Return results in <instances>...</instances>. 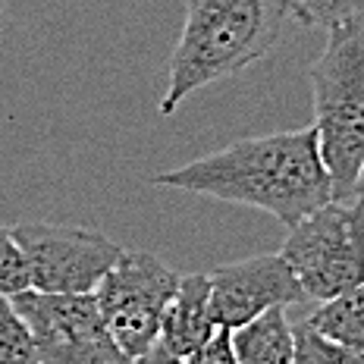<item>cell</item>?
<instances>
[{"mask_svg": "<svg viewBox=\"0 0 364 364\" xmlns=\"http://www.w3.org/2000/svg\"><path fill=\"white\" fill-rule=\"evenodd\" d=\"M151 182L161 188H182L226 204L257 208L283 226L299 223L311 210L333 201L314 126L239 139L223 151L157 173Z\"/></svg>", "mask_w": 364, "mask_h": 364, "instance_id": "obj_1", "label": "cell"}, {"mask_svg": "<svg viewBox=\"0 0 364 364\" xmlns=\"http://www.w3.org/2000/svg\"><path fill=\"white\" fill-rule=\"evenodd\" d=\"M286 16L283 0H186V26L170 54L161 113L170 117L198 88L264 60L283 38Z\"/></svg>", "mask_w": 364, "mask_h": 364, "instance_id": "obj_2", "label": "cell"}, {"mask_svg": "<svg viewBox=\"0 0 364 364\" xmlns=\"http://www.w3.org/2000/svg\"><path fill=\"white\" fill-rule=\"evenodd\" d=\"M308 79L333 201H348L358 192L364 164V26L333 28Z\"/></svg>", "mask_w": 364, "mask_h": 364, "instance_id": "obj_3", "label": "cell"}, {"mask_svg": "<svg viewBox=\"0 0 364 364\" xmlns=\"http://www.w3.org/2000/svg\"><path fill=\"white\" fill-rule=\"evenodd\" d=\"M286 230L279 255L308 299L327 301L364 279V198L327 201Z\"/></svg>", "mask_w": 364, "mask_h": 364, "instance_id": "obj_4", "label": "cell"}, {"mask_svg": "<svg viewBox=\"0 0 364 364\" xmlns=\"http://www.w3.org/2000/svg\"><path fill=\"white\" fill-rule=\"evenodd\" d=\"M179 286V273L151 252H123L95 286V301L107 333L126 361L157 343L164 308Z\"/></svg>", "mask_w": 364, "mask_h": 364, "instance_id": "obj_5", "label": "cell"}, {"mask_svg": "<svg viewBox=\"0 0 364 364\" xmlns=\"http://www.w3.org/2000/svg\"><path fill=\"white\" fill-rule=\"evenodd\" d=\"M26 321L38 364H129L107 333L95 292H38L10 295Z\"/></svg>", "mask_w": 364, "mask_h": 364, "instance_id": "obj_6", "label": "cell"}, {"mask_svg": "<svg viewBox=\"0 0 364 364\" xmlns=\"http://www.w3.org/2000/svg\"><path fill=\"white\" fill-rule=\"evenodd\" d=\"M28 270V289L38 292H95L123 248L101 230L70 223L13 226Z\"/></svg>", "mask_w": 364, "mask_h": 364, "instance_id": "obj_7", "label": "cell"}, {"mask_svg": "<svg viewBox=\"0 0 364 364\" xmlns=\"http://www.w3.org/2000/svg\"><path fill=\"white\" fill-rule=\"evenodd\" d=\"M210 279V314L217 327L236 330L267 308H289L308 295L299 286L283 255H257L232 261L208 273Z\"/></svg>", "mask_w": 364, "mask_h": 364, "instance_id": "obj_8", "label": "cell"}, {"mask_svg": "<svg viewBox=\"0 0 364 364\" xmlns=\"http://www.w3.org/2000/svg\"><path fill=\"white\" fill-rule=\"evenodd\" d=\"M217 323L210 314V279L208 273H192V277H179V286L173 292L170 305L164 308L161 333L157 343L166 352L179 355V358H192L198 348L214 336Z\"/></svg>", "mask_w": 364, "mask_h": 364, "instance_id": "obj_9", "label": "cell"}, {"mask_svg": "<svg viewBox=\"0 0 364 364\" xmlns=\"http://www.w3.org/2000/svg\"><path fill=\"white\" fill-rule=\"evenodd\" d=\"M239 364H292L295 336L286 308H267L248 323L230 330Z\"/></svg>", "mask_w": 364, "mask_h": 364, "instance_id": "obj_10", "label": "cell"}, {"mask_svg": "<svg viewBox=\"0 0 364 364\" xmlns=\"http://www.w3.org/2000/svg\"><path fill=\"white\" fill-rule=\"evenodd\" d=\"M305 321L323 336L364 352V279L352 289L321 301V308L311 311Z\"/></svg>", "mask_w": 364, "mask_h": 364, "instance_id": "obj_11", "label": "cell"}, {"mask_svg": "<svg viewBox=\"0 0 364 364\" xmlns=\"http://www.w3.org/2000/svg\"><path fill=\"white\" fill-rule=\"evenodd\" d=\"M286 13L305 28H358L364 26V0H283Z\"/></svg>", "mask_w": 364, "mask_h": 364, "instance_id": "obj_12", "label": "cell"}, {"mask_svg": "<svg viewBox=\"0 0 364 364\" xmlns=\"http://www.w3.org/2000/svg\"><path fill=\"white\" fill-rule=\"evenodd\" d=\"M292 336H295L292 364H364V352L317 333L308 321L292 323Z\"/></svg>", "mask_w": 364, "mask_h": 364, "instance_id": "obj_13", "label": "cell"}, {"mask_svg": "<svg viewBox=\"0 0 364 364\" xmlns=\"http://www.w3.org/2000/svg\"><path fill=\"white\" fill-rule=\"evenodd\" d=\"M0 364H38L32 333L13 308L10 295L4 292H0Z\"/></svg>", "mask_w": 364, "mask_h": 364, "instance_id": "obj_14", "label": "cell"}, {"mask_svg": "<svg viewBox=\"0 0 364 364\" xmlns=\"http://www.w3.org/2000/svg\"><path fill=\"white\" fill-rule=\"evenodd\" d=\"M22 289H28L26 257H22L16 239H13V230L0 226V292L16 295Z\"/></svg>", "mask_w": 364, "mask_h": 364, "instance_id": "obj_15", "label": "cell"}, {"mask_svg": "<svg viewBox=\"0 0 364 364\" xmlns=\"http://www.w3.org/2000/svg\"><path fill=\"white\" fill-rule=\"evenodd\" d=\"M188 364H239L236 361V352H232V339H230V330L226 327H217L214 336L204 343L198 352L188 358Z\"/></svg>", "mask_w": 364, "mask_h": 364, "instance_id": "obj_16", "label": "cell"}, {"mask_svg": "<svg viewBox=\"0 0 364 364\" xmlns=\"http://www.w3.org/2000/svg\"><path fill=\"white\" fill-rule=\"evenodd\" d=\"M129 364H188V361L179 358V355H173V352H166L161 343H154L145 355H139V358L129 361Z\"/></svg>", "mask_w": 364, "mask_h": 364, "instance_id": "obj_17", "label": "cell"}, {"mask_svg": "<svg viewBox=\"0 0 364 364\" xmlns=\"http://www.w3.org/2000/svg\"><path fill=\"white\" fill-rule=\"evenodd\" d=\"M355 198H364V164H361V176H358V192H355Z\"/></svg>", "mask_w": 364, "mask_h": 364, "instance_id": "obj_18", "label": "cell"}, {"mask_svg": "<svg viewBox=\"0 0 364 364\" xmlns=\"http://www.w3.org/2000/svg\"><path fill=\"white\" fill-rule=\"evenodd\" d=\"M4 4L6 0H0V28H4Z\"/></svg>", "mask_w": 364, "mask_h": 364, "instance_id": "obj_19", "label": "cell"}]
</instances>
